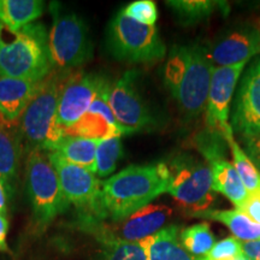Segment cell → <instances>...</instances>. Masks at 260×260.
<instances>
[{
  "instance_id": "obj_11",
  "label": "cell",
  "mask_w": 260,
  "mask_h": 260,
  "mask_svg": "<svg viewBox=\"0 0 260 260\" xmlns=\"http://www.w3.org/2000/svg\"><path fill=\"white\" fill-rule=\"evenodd\" d=\"M107 82L105 77L96 74L76 73L68 76L57 111V125L63 135L88 111L96 94Z\"/></svg>"
},
{
  "instance_id": "obj_30",
  "label": "cell",
  "mask_w": 260,
  "mask_h": 260,
  "mask_svg": "<svg viewBox=\"0 0 260 260\" xmlns=\"http://www.w3.org/2000/svg\"><path fill=\"white\" fill-rule=\"evenodd\" d=\"M241 255H243L242 241L237 240L236 237L230 236L222 240V241L214 243L206 258L211 260H225L237 258V256Z\"/></svg>"
},
{
  "instance_id": "obj_13",
  "label": "cell",
  "mask_w": 260,
  "mask_h": 260,
  "mask_svg": "<svg viewBox=\"0 0 260 260\" xmlns=\"http://www.w3.org/2000/svg\"><path fill=\"white\" fill-rule=\"evenodd\" d=\"M172 216V210L165 205L149 204L144 209L136 211L128 218L121 222L86 223V226L92 228L94 234L115 237L124 241H141L154 235L167 224Z\"/></svg>"
},
{
  "instance_id": "obj_21",
  "label": "cell",
  "mask_w": 260,
  "mask_h": 260,
  "mask_svg": "<svg viewBox=\"0 0 260 260\" xmlns=\"http://www.w3.org/2000/svg\"><path fill=\"white\" fill-rule=\"evenodd\" d=\"M99 142V140L82 138V136L64 135L52 152H56L71 164L79 165L94 174L95 154Z\"/></svg>"
},
{
  "instance_id": "obj_9",
  "label": "cell",
  "mask_w": 260,
  "mask_h": 260,
  "mask_svg": "<svg viewBox=\"0 0 260 260\" xmlns=\"http://www.w3.org/2000/svg\"><path fill=\"white\" fill-rule=\"evenodd\" d=\"M136 79L138 71L130 70L110 84L109 104L122 134L151 129L155 122L151 110L139 92Z\"/></svg>"
},
{
  "instance_id": "obj_17",
  "label": "cell",
  "mask_w": 260,
  "mask_h": 260,
  "mask_svg": "<svg viewBox=\"0 0 260 260\" xmlns=\"http://www.w3.org/2000/svg\"><path fill=\"white\" fill-rule=\"evenodd\" d=\"M22 153V138L18 126L0 117V182L6 191L12 193Z\"/></svg>"
},
{
  "instance_id": "obj_2",
  "label": "cell",
  "mask_w": 260,
  "mask_h": 260,
  "mask_svg": "<svg viewBox=\"0 0 260 260\" xmlns=\"http://www.w3.org/2000/svg\"><path fill=\"white\" fill-rule=\"evenodd\" d=\"M213 65L207 48L199 44L171 48L164 68V81L181 111L197 117L206 110Z\"/></svg>"
},
{
  "instance_id": "obj_12",
  "label": "cell",
  "mask_w": 260,
  "mask_h": 260,
  "mask_svg": "<svg viewBox=\"0 0 260 260\" xmlns=\"http://www.w3.org/2000/svg\"><path fill=\"white\" fill-rule=\"evenodd\" d=\"M246 64L213 68L205 110L206 124L207 129L218 133L223 138L229 132H234L229 123L230 104Z\"/></svg>"
},
{
  "instance_id": "obj_6",
  "label": "cell",
  "mask_w": 260,
  "mask_h": 260,
  "mask_svg": "<svg viewBox=\"0 0 260 260\" xmlns=\"http://www.w3.org/2000/svg\"><path fill=\"white\" fill-rule=\"evenodd\" d=\"M25 178L32 218L38 228L44 229L70 206L61 191L59 178L48 152H29Z\"/></svg>"
},
{
  "instance_id": "obj_14",
  "label": "cell",
  "mask_w": 260,
  "mask_h": 260,
  "mask_svg": "<svg viewBox=\"0 0 260 260\" xmlns=\"http://www.w3.org/2000/svg\"><path fill=\"white\" fill-rule=\"evenodd\" d=\"M232 128L241 139L260 133V58L242 74L234 100Z\"/></svg>"
},
{
  "instance_id": "obj_37",
  "label": "cell",
  "mask_w": 260,
  "mask_h": 260,
  "mask_svg": "<svg viewBox=\"0 0 260 260\" xmlns=\"http://www.w3.org/2000/svg\"><path fill=\"white\" fill-rule=\"evenodd\" d=\"M228 260H248V259H247L245 255H241V256H237V258H234V259H228Z\"/></svg>"
},
{
  "instance_id": "obj_10",
  "label": "cell",
  "mask_w": 260,
  "mask_h": 260,
  "mask_svg": "<svg viewBox=\"0 0 260 260\" xmlns=\"http://www.w3.org/2000/svg\"><path fill=\"white\" fill-rule=\"evenodd\" d=\"M48 155L68 203L82 211L86 223L98 222L102 180L87 169L67 161L56 152H48Z\"/></svg>"
},
{
  "instance_id": "obj_18",
  "label": "cell",
  "mask_w": 260,
  "mask_h": 260,
  "mask_svg": "<svg viewBox=\"0 0 260 260\" xmlns=\"http://www.w3.org/2000/svg\"><path fill=\"white\" fill-rule=\"evenodd\" d=\"M147 260H197L190 255L180 240V228L169 225L154 235L141 240Z\"/></svg>"
},
{
  "instance_id": "obj_31",
  "label": "cell",
  "mask_w": 260,
  "mask_h": 260,
  "mask_svg": "<svg viewBox=\"0 0 260 260\" xmlns=\"http://www.w3.org/2000/svg\"><path fill=\"white\" fill-rule=\"evenodd\" d=\"M239 211L245 213L253 222L260 224V190L248 193V197Z\"/></svg>"
},
{
  "instance_id": "obj_32",
  "label": "cell",
  "mask_w": 260,
  "mask_h": 260,
  "mask_svg": "<svg viewBox=\"0 0 260 260\" xmlns=\"http://www.w3.org/2000/svg\"><path fill=\"white\" fill-rule=\"evenodd\" d=\"M245 145V153L248 155L255 168L260 170V133L253 136L242 138Z\"/></svg>"
},
{
  "instance_id": "obj_8",
  "label": "cell",
  "mask_w": 260,
  "mask_h": 260,
  "mask_svg": "<svg viewBox=\"0 0 260 260\" xmlns=\"http://www.w3.org/2000/svg\"><path fill=\"white\" fill-rule=\"evenodd\" d=\"M106 45L116 59L130 63H151L167 54L157 27L140 24L126 17L122 10L110 22Z\"/></svg>"
},
{
  "instance_id": "obj_25",
  "label": "cell",
  "mask_w": 260,
  "mask_h": 260,
  "mask_svg": "<svg viewBox=\"0 0 260 260\" xmlns=\"http://www.w3.org/2000/svg\"><path fill=\"white\" fill-rule=\"evenodd\" d=\"M96 237L100 242L98 260H147L141 241H124L104 235Z\"/></svg>"
},
{
  "instance_id": "obj_33",
  "label": "cell",
  "mask_w": 260,
  "mask_h": 260,
  "mask_svg": "<svg viewBox=\"0 0 260 260\" xmlns=\"http://www.w3.org/2000/svg\"><path fill=\"white\" fill-rule=\"evenodd\" d=\"M242 253L248 260H260V240L242 242Z\"/></svg>"
},
{
  "instance_id": "obj_22",
  "label": "cell",
  "mask_w": 260,
  "mask_h": 260,
  "mask_svg": "<svg viewBox=\"0 0 260 260\" xmlns=\"http://www.w3.org/2000/svg\"><path fill=\"white\" fill-rule=\"evenodd\" d=\"M195 218H206L219 222L228 226L234 237L242 242L260 240V224L253 222L239 210H213L198 214Z\"/></svg>"
},
{
  "instance_id": "obj_36",
  "label": "cell",
  "mask_w": 260,
  "mask_h": 260,
  "mask_svg": "<svg viewBox=\"0 0 260 260\" xmlns=\"http://www.w3.org/2000/svg\"><path fill=\"white\" fill-rule=\"evenodd\" d=\"M3 28L4 25L0 23V51H2V46H3V41H2V37H3Z\"/></svg>"
},
{
  "instance_id": "obj_15",
  "label": "cell",
  "mask_w": 260,
  "mask_h": 260,
  "mask_svg": "<svg viewBox=\"0 0 260 260\" xmlns=\"http://www.w3.org/2000/svg\"><path fill=\"white\" fill-rule=\"evenodd\" d=\"M206 48L213 68L248 63L260 53V32L247 27L233 29Z\"/></svg>"
},
{
  "instance_id": "obj_28",
  "label": "cell",
  "mask_w": 260,
  "mask_h": 260,
  "mask_svg": "<svg viewBox=\"0 0 260 260\" xmlns=\"http://www.w3.org/2000/svg\"><path fill=\"white\" fill-rule=\"evenodd\" d=\"M123 157V146L121 136L104 139L99 142L95 154V176L107 177L116 170L117 164Z\"/></svg>"
},
{
  "instance_id": "obj_26",
  "label": "cell",
  "mask_w": 260,
  "mask_h": 260,
  "mask_svg": "<svg viewBox=\"0 0 260 260\" xmlns=\"http://www.w3.org/2000/svg\"><path fill=\"white\" fill-rule=\"evenodd\" d=\"M224 139L232 149L233 165L236 169L242 183L245 184L246 189L248 190V193L260 190V171L255 168V165L248 158V155L245 153L241 146L237 144L235 138H234V132H229L224 135Z\"/></svg>"
},
{
  "instance_id": "obj_20",
  "label": "cell",
  "mask_w": 260,
  "mask_h": 260,
  "mask_svg": "<svg viewBox=\"0 0 260 260\" xmlns=\"http://www.w3.org/2000/svg\"><path fill=\"white\" fill-rule=\"evenodd\" d=\"M44 12L40 0H0V23L12 34L31 24Z\"/></svg>"
},
{
  "instance_id": "obj_24",
  "label": "cell",
  "mask_w": 260,
  "mask_h": 260,
  "mask_svg": "<svg viewBox=\"0 0 260 260\" xmlns=\"http://www.w3.org/2000/svg\"><path fill=\"white\" fill-rule=\"evenodd\" d=\"M167 4L183 25L203 22L211 17L217 10H222L226 6V3L213 0H170Z\"/></svg>"
},
{
  "instance_id": "obj_34",
  "label": "cell",
  "mask_w": 260,
  "mask_h": 260,
  "mask_svg": "<svg viewBox=\"0 0 260 260\" xmlns=\"http://www.w3.org/2000/svg\"><path fill=\"white\" fill-rule=\"evenodd\" d=\"M9 232V222L6 216L0 214V252H9V246L6 242V236Z\"/></svg>"
},
{
  "instance_id": "obj_27",
  "label": "cell",
  "mask_w": 260,
  "mask_h": 260,
  "mask_svg": "<svg viewBox=\"0 0 260 260\" xmlns=\"http://www.w3.org/2000/svg\"><path fill=\"white\" fill-rule=\"evenodd\" d=\"M180 240L184 249L194 256H206L214 246V236L206 222L194 224L180 232Z\"/></svg>"
},
{
  "instance_id": "obj_16",
  "label": "cell",
  "mask_w": 260,
  "mask_h": 260,
  "mask_svg": "<svg viewBox=\"0 0 260 260\" xmlns=\"http://www.w3.org/2000/svg\"><path fill=\"white\" fill-rule=\"evenodd\" d=\"M41 82L0 76V117L10 124L17 125Z\"/></svg>"
},
{
  "instance_id": "obj_1",
  "label": "cell",
  "mask_w": 260,
  "mask_h": 260,
  "mask_svg": "<svg viewBox=\"0 0 260 260\" xmlns=\"http://www.w3.org/2000/svg\"><path fill=\"white\" fill-rule=\"evenodd\" d=\"M170 169L168 162L130 165L102 181L98 222H121L144 209L159 195L168 193Z\"/></svg>"
},
{
  "instance_id": "obj_29",
  "label": "cell",
  "mask_w": 260,
  "mask_h": 260,
  "mask_svg": "<svg viewBox=\"0 0 260 260\" xmlns=\"http://www.w3.org/2000/svg\"><path fill=\"white\" fill-rule=\"evenodd\" d=\"M122 12L133 21L145 25H155L158 9L152 0H136L122 9Z\"/></svg>"
},
{
  "instance_id": "obj_23",
  "label": "cell",
  "mask_w": 260,
  "mask_h": 260,
  "mask_svg": "<svg viewBox=\"0 0 260 260\" xmlns=\"http://www.w3.org/2000/svg\"><path fill=\"white\" fill-rule=\"evenodd\" d=\"M64 135L82 136V138L102 141L104 139L112 138V136H121L122 132L119 130L118 125L109 121L102 113L88 110L81 117L80 121L76 124L65 130Z\"/></svg>"
},
{
  "instance_id": "obj_5",
  "label": "cell",
  "mask_w": 260,
  "mask_h": 260,
  "mask_svg": "<svg viewBox=\"0 0 260 260\" xmlns=\"http://www.w3.org/2000/svg\"><path fill=\"white\" fill-rule=\"evenodd\" d=\"M50 10L53 22L48 32V46L54 70L70 73L92 58L88 27L82 17L65 11L58 3H52Z\"/></svg>"
},
{
  "instance_id": "obj_35",
  "label": "cell",
  "mask_w": 260,
  "mask_h": 260,
  "mask_svg": "<svg viewBox=\"0 0 260 260\" xmlns=\"http://www.w3.org/2000/svg\"><path fill=\"white\" fill-rule=\"evenodd\" d=\"M6 209H8V191L4 184L0 182V214L2 216H6Z\"/></svg>"
},
{
  "instance_id": "obj_7",
  "label": "cell",
  "mask_w": 260,
  "mask_h": 260,
  "mask_svg": "<svg viewBox=\"0 0 260 260\" xmlns=\"http://www.w3.org/2000/svg\"><path fill=\"white\" fill-rule=\"evenodd\" d=\"M168 167L170 169L168 193L175 203L194 218L211 210L216 201V191L212 189L210 165L190 155H182L168 162Z\"/></svg>"
},
{
  "instance_id": "obj_19",
  "label": "cell",
  "mask_w": 260,
  "mask_h": 260,
  "mask_svg": "<svg viewBox=\"0 0 260 260\" xmlns=\"http://www.w3.org/2000/svg\"><path fill=\"white\" fill-rule=\"evenodd\" d=\"M212 172V189L223 194L239 210L248 197V190L242 183L236 169L225 157L213 159L209 162Z\"/></svg>"
},
{
  "instance_id": "obj_3",
  "label": "cell",
  "mask_w": 260,
  "mask_h": 260,
  "mask_svg": "<svg viewBox=\"0 0 260 260\" xmlns=\"http://www.w3.org/2000/svg\"><path fill=\"white\" fill-rule=\"evenodd\" d=\"M70 73L54 70L40 83L37 94L18 121L22 142L29 152H52L63 138L57 125V111L61 89Z\"/></svg>"
},
{
  "instance_id": "obj_4",
  "label": "cell",
  "mask_w": 260,
  "mask_h": 260,
  "mask_svg": "<svg viewBox=\"0 0 260 260\" xmlns=\"http://www.w3.org/2000/svg\"><path fill=\"white\" fill-rule=\"evenodd\" d=\"M14 35V40L3 42L0 76L44 81L54 71L46 28L41 23H31Z\"/></svg>"
}]
</instances>
